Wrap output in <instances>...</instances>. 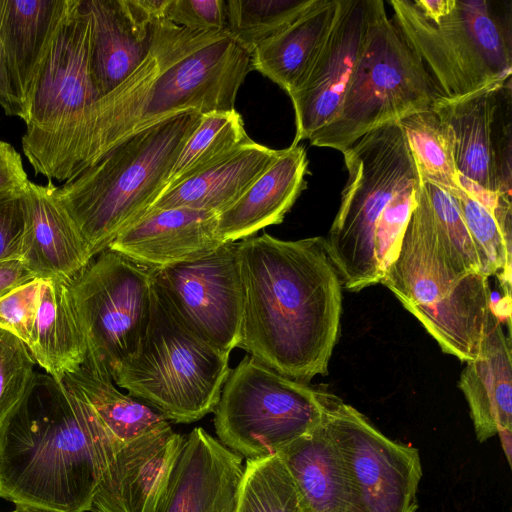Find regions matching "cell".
Listing matches in <instances>:
<instances>
[{"label": "cell", "mask_w": 512, "mask_h": 512, "mask_svg": "<svg viewBox=\"0 0 512 512\" xmlns=\"http://www.w3.org/2000/svg\"><path fill=\"white\" fill-rule=\"evenodd\" d=\"M250 70V55L226 32H193L168 20L154 23L144 61L83 113L38 174L67 181L126 138L171 116L234 110Z\"/></svg>", "instance_id": "obj_1"}, {"label": "cell", "mask_w": 512, "mask_h": 512, "mask_svg": "<svg viewBox=\"0 0 512 512\" xmlns=\"http://www.w3.org/2000/svg\"><path fill=\"white\" fill-rule=\"evenodd\" d=\"M243 286L238 348L305 384L326 375L337 343L342 283L324 237L237 242Z\"/></svg>", "instance_id": "obj_2"}, {"label": "cell", "mask_w": 512, "mask_h": 512, "mask_svg": "<svg viewBox=\"0 0 512 512\" xmlns=\"http://www.w3.org/2000/svg\"><path fill=\"white\" fill-rule=\"evenodd\" d=\"M121 445L79 390L37 373L0 426V498L37 512H88Z\"/></svg>", "instance_id": "obj_3"}, {"label": "cell", "mask_w": 512, "mask_h": 512, "mask_svg": "<svg viewBox=\"0 0 512 512\" xmlns=\"http://www.w3.org/2000/svg\"><path fill=\"white\" fill-rule=\"evenodd\" d=\"M348 180L325 238L342 286L380 283L395 261L420 179L399 123L374 129L342 152Z\"/></svg>", "instance_id": "obj_4"}, {"label": "cell", "mask_w": 512, "mask_h": 512, "mask_svg": "<svg viewBox=\"0 0 512 512\" xmlns=\"http://www.w3.org/2000/svg\"><path fill=\"white\" fill-rule=\"evenodd\" d=\"M201 116L187 111L142 130L56 188L58 202L92 258L108 249L161 196Z\"/></svg>", "instance_id": "obj_5"}, {"label": "cell", "mask_w": 512, "mask_h": 512, "mask_svg": "<svg viewBox=\"0 0 512 512\" xmlns=\"http://www.w3.org/2000/svg\"><path fill=\"white\" fill-rule=\"evenodd\" d=\"M489 277L464 273L449 257L420 183L416 206L395 261L380 283L461 361L475 359L494 313Z\"/></svg>", "instance_id": "obj_6"}, {"label": "cell", "mask_w": 512, "mask_h": 512, "mask_svg": "<svg viewBox=\"0 0 512 512\" xmlns=\"http://www.w3.org/2000/svg\"><path fill=\"white\" fill-rule=\"evenodd\" d=\"M440 91L407 43L384 2L370 0L368 34L343 100L312 146L342 152L366 133L432 109Z\"/></svg>", "instance_id": "obj_7"}, {"label": "cell", "mask_w": 512, "mask_h": 512, "mask_svg": "<svg viewBox=\"0 0 512 512\" xmlns=\"http://www.w3.org/2000/svg\"><path fill=\"white\" fill-rule=\"evenodd\" d=\"M393 22L442 97H460L512 76L510 1L455 0L431 21L411 0H391Z\"/></svg>", "instance_id": "obj_8"}, {"label": "cell", "mask_w": 512, "mask_h": 512, "mask_svg": "<svg viewBox=\"0 0 512 512\" xmlns=\"http://www.w3.org/2000/svg\"><path fill=\"white\" fill-rule=\"evenodd\" d=\"M229 356L186 327L154 286L140 348L112 380L168 421L191 423L214 411L231 371Z\"/></svg>", "instance_id": "obj_9"}, {"label": "cell", "mask_w": 512, "mask_h": 512, "mask_svg": "<svg viewBox=\"0 0 512 512\" xmlns=\"http://www.w3.org/2000/svg\"><path fill=\"white\" fill-rule=\"evenodd\" d=\"M327 393L246 356L223 385L213 411L216 434L248 460L277 455L322 422Z\"/></svg>", "instance_id": "obj_10"}, {"label": "cell", "mask_w": 512, "mask_h": 512, "mask_svg": "<svg viewBox=\"0 0 512 512\" xmlns=\"http://www.w3.org/2000/svg\"><path fill=\"white\" fill-rule=\"evenodd\" d=\"M154 271L106 249L69 283L87 353L111 378L144 339L152 314Z\"/></svg>", "instance_id": "obj_11"}, {"label": "cell", "mask_w": 512, "mask_h": 512, "mask_svg": "<svg viewBox=\"0 0 512 512\" xmlns=\"http://www.w3.org/2000/svg\"><path fill=\"white\" fill-rule=\"evenodd\" d=\"M90 21L70 0L26 102L23 152L36 174L59 141L99 97L89 66Z\"/></svg>", "instance_id": "obj_12"}, {"label": "cell", "mask_w": 512, "mask_h": 512, "mask_svg": "<svg viewBox=\"0 0 512 512\" xmlns=\"http://www.w3.org/2000/svg\"><path fill=\"white\" fill-rule=\"evenodd\" d=\"M324 422L349 483V512H416L422 477L418 449L389 439L362 413L327 393Z\"/></svg>", "instance_id": "obj_13"}, {"label": "cell", "mask_w": 512, "mask_h": 512, "mask_svg": "<svg viewBox=\"0 0 512 512\" xmlns=\"http://www.w3.org/2000/svg\"><path fill=\"white\" fill-rule=\"evenodd\" d=\"M154 286L173 313L202 340L229 353L240 342L243 286L237 242L198 259L155 269Z\"/></svg>", "instance_id": "obj_14"}, {"label": "cell", "mask_w": 512, "mask_h": 512, "mask_svg": "<svg viewBox=\"0 0 512 512\" xmlns=\"http://www.w3.org/2000/svg\"><path fill=\"white\" fill-rule=\"evenodd\" d=\"M432 110L453 131L460 176L484 191L511 196L512 76L460 97L440 96Z\"/></svg>", "instance_id": "obj_15"}, {"label": "cell", "mask_w": 512, "mask_h": 512, "mask_svg": "<svg viewBox=\"0 0 512 512\" xmlns=\"http://www.w3.org/2000/svg\"><path fill=\"white\" fill-rule=\"evenodd\" d=\"M370 20V0H340L334 24L299 86L288 95L298 145L328 124L337 112L363 51Z\"/></svg>", "instance_id": "obj_16"}, {"label": "cell", "mask_w": 512, "mask_h": 512, "mask_svg": "<svg viewBox=\"0 0 512 512\" xmlns=\"http://www.w3.org/2000/svg\"><path fill=\"white\" fill-rule=\"evenodd\" d=\"M183 439L167 425L122 444L99 482L90 512H159Z\"/></svg>", "instance_id": "obj_17"}, {"label": "cell", "mask_w": 512, "mask_h": 512, "mask_svg": "<svg viewBox=\"0 0 512 512\" xmlns=\"http://www.w3.org/2000/svg\"><path fill=\"white\" fill-rule=\"evenodd\" d=\"M245 466L203 428L184 436L159 512H236Z\"/></svg>", "instance_id": "obj_18"}, {"label": "cell", "mask_w": 512, "mask_h": 512, "mask_svg": "<svg viewBox=\"0 0 512 512\" xmlns=\"http://www.w3.org/2000/svg\"><path fill=\"white\" fill-rule=\"evenodd\" d=\"M218 214L189 208L149 210L109 245L134 261L161 269L206 256L225 244Z\"/></svg>", "instance_id": "obj_19"}, {"label": "cell", "mask_w": 512, "mask_h": 512, "mask_svg": "<svg viewBox=\"0 0 512 512\" xmlns=\"http://www.w3.org/2000/svg\"><path fill=\"white\" fill-rule=\"evenodd\" d=\"M56 188L51 180L46 185L28 181L23 190L26 229L21 259L38 279L70 283L93 258L58 202Z\"/></svg>", "instance_id": "obj_20"}, {"label": "cell", "mask_w": 512, "mask_h": 512, "mask_svg": "<svg viewBox=\"0 0 512 512\" xmlns=\"http://www.w3.org/2000/svg\"><path fill=\"white\" fill-rule=\"evenodd\" d=\"M82 4L90 21V74L100 99L144 61L153 24L142 22L128 0H82Z\"/></svg>", "instance_id": "obj_21"}, {"label": "cell", "mask_w": 512, "mask_h": 512, "mask_svg": "<svg viewBox=\"0 0 512 512\" xmlns=\"http://www.w3.org/2000/svg\"><path fill=\"white\" fill-rule=\"evenodd\" d=\"M306 150L292 145L230 207L218 214L217 233L224 242H237L270 225L280 224L302 191L309 174Z\"/></svg>", "instance_id": "obj_22"}, {"label": "cell", "mask_w": 512, "mask_h": 512, "mask_svg": "<svg viewBox=\"0 0 512 512\" xmlns=\"http://www.w3.org/2000/svg\"><path fill=\"white\" fill-rule=\"evenodd\" d=\"M458 385L467 400L479 442L498 431H512L511 340L495 311L479 353L466 362Z\"/></svg>", "instance_id": "obj_23"}, {"label": "cell", "mask_w": 512, "mask_h": 512, "mask_svg": "<svg viewBox=\"0 0 512 512\" xmlns=\"http://www.w3.org/2000/svg\"><path fill=\"white\" fill-rule=\"evenodd\" d=\"M279 154L280 150L250 140L220 162L165 190L149 210L189 208L220 214L245 193Z\"/></svg>", "instance_id": "obj_24"}, {"label": "cell", "mask_w": 512, "mask_h": 512, "mask_svg": "<svg viewBox=\"0 0 512 512\" xmlns=\"http://www.w3.org/2000/svg\"><path fill=\"white\" fill-rule=\"evenodd\" d=\"M305 512H349V483L340 450L324 422L277 454Z\"/></svg>", "instance_id": "obj_25"}, {"label": "cell", "mask_w": 512, "mask_h": 512, "mask_svg": "<svg viewBox=\"0 0 512 512\" xmlns=\"http://www.w3.org/2000/svg\"><path fill=\"white\" fill-rule=\"evenodd\" d=\"M69 1L0 0V39L25 110L38 70Z\"/></svg>", "instance_id": "obj_26"}, {"label": "cell", "mask_w": 512, "mask_h": 512, "mask_svg": "<svg viewBox=\"0 0 512 512\" xmlns=\"http://www.w3.org/2000/svg\"><path fill=\"white\" fill-rule=\"evenodd\" d=\"M339 8L340 0H315L292 24L253 51L251 69L272 80L287 94L292 92L318 55Z\"/></svg>", "instance_id": "obj_27"}, {"label": "cell", "mask_w": 512, "mask_h": 512, "mask_svg": "<svg viewBox=\"0 0 512 512\" xmlns=\"http://www.w3.org/2000/svg\"><path fill=\"white\" fill-rule=\"evenodd\" d=\"M27 346L35 362L58 381L84 362L87 343L69 282L41 279L39 302Z\"/></svg>", "instance_id": "obj_28"}, {"label": "cell", "mask_w": 512, "mask_h": 512, "mask_svg": "<svg viewBox=\"0 0 512 512\" xmlns=\"http://www.w3.org/2000/svg\"><path fill=\"white\" fill-rule=\"evenodd\" d=\"M81 392L97 416L122 444L158 430L169 421L143 401L120 392L106 368L88 353L84 362L62 379Z\"/></svg>", "instance_id": "obj_29"}, {"label": "cell", "mask_w": 512, "mask_h": 512, "mask_svg": "<svg viewBox=\"0 0 512 512\" xmlns=\"http://www.w3.org/2000/svg\"><path fill=\"white\" fill-rule=\"evenodd\" d=\"M421 183L435 185L451 195L462 188L455 161L451 127L432 110L400 120Z\"/></svg>", "instance_id": "obj_30"}, {"label": "cell", "mask_w": 512, "mask_h": 512, "mask_svg": "<svg viewBox=\"0 0 512 512\" xmlns=\"http://www.w3.org/2000/svg\"><path fill=\"white\" fill-rule=\"evenodd\" d=\"M454 197L475 245L481 273L497 276L510 297L512 203L494 210L464 186Z\"/></svg>", "instance_id": "obj_31"}, {"label": "cell", "mask_w": 512, "mask_h": 512, "mask_svg": "<svg viewBox=\"0 0 512 512\" xmlns=\"http://www.w3.org/2000/svg\"><path fill=\"white\" fill-rule=\"evenodd\" d=\"M250 140L236 109L203 114L182 148L165 190L220 162Z\"/></svg>", "instance_id": "obj_32"}, {"label": "cell", "mask_w": 512, "mask_h": 512, "mask_svg": "<svg viewBox=\"0 0 512 512\" xmlns=\"http://www.w3.org/2000/svg\"><path fill=\"white\" fill-rule=\"evenodd\" d=\"M315 0H228L226 33L250 56L297 18Z\"/></svg>", "instance_id": "obj_33"}, {"label": "cell", "mask_w": 512, "mask_h": 512, "mask_svg": "<svg viewBox=\"0 0 512 512\" xmlns=\"http://www.w3.org/2000/svg\"><path fill=\"white\" fill-rule=\"evenodd\" d=\"M236 512H305L278 455L247 461Z\"/></svg>", "instance_id": "obj_34"}, {"label": "cell", "mask_w": 512, "mask_h": 512, "mask_svg": "<svg viewBox=\"0 0 512 512\" xmlns=\"http://www.w3.org/2000/svg\"><path fill=\"white\" fill-rule=\"evenodd\" d=\"M421 185L428 199L437 233L451 260L464 273H481L479 257L456 198L435 185Z\"/></svg>", "instance_id": "obj_35"}, {"label": "cell", "mask_w": 512, "mask_h": 512, "mask_svg": "<svg viewBox=\"0 0 512 512\" xmlns=\"http://www.w3.org/2000/svg\"><path fill=\"white\" fill-rule=\"evenodd\" d=\"M36 362L16 335L0 329V426L30 389Z\"/></svg>", "instance_id": "obj_36"}, {"label": "cell", "mask_w": 512, "mask_h": 512, "mask_svg": "<svg viewBox=\"0 0 512 512\" xmlns=\"http://www.w3.org/2000/svg\"><path fill=\"white\" fill-rule=\"evenodd\" d=\"M41 279H34L0 298V329L29 342L37 306Z\"/></svg>", "instance_id": "obj_37"}, {"label": "cell", "mask_w": 512, "mask_h": 512, "mask_svg": "<svg viewBox=\"0 0 512 512\" xmlns=\"http://www.w3.org/2000/svg\"><path fill=\"white\" fill-rule=\"evenodd\" d=\"M166 19L193 32L226 31L225 0H171Z\"/></svg>", "instance_id": "obj_38"}, {"label": "cell", "mask_w": 512, "mask_h": 512, "mask_svg": "<svg viewBox=\"0 0 512 512\" xmlns=\"http://www.w3.org/2000/svg\"><path fill=\"white\" fill-rule=\"evenodd\" d=\"M23 190L0 194V261L21 258L26 229Z\"/></svg>", "instance_id": "obj_39"}, {"label": "cell", "mask_w": 512, "mask_h": 512, "mask_svg": "<svg viewBox=\"0 0 512 512\" xmlns=\"http://www.w3.org/2000/svg\"><path fill=\"white\" fill-rule=\"evenodd\" d=\"M28 181L20 154L0 140V194L22 190Z\"/></svg>", "instance_id": "obj_40"}, {"label": "cell", "mask_w": 512, "mask_h": 512, "mask_svg": "<svg viewBox=\"0 0 512 512\" xmlns=\"http://www.w3.org/2000/svg\"><path fill=\"white\" fill-rule=\"evenodd\" d=\"M0 106L9 116L27 119L25 107L13 81L6 54L0 39Z\"/></svg>", "instance_id": "obj_41"}, {"label": "cell", "mask_w": 512, "mask_h": 512, "mask_svg": "<svg viewBox=\"0 0 512 512\" xmlns=\"http://www.w3.org/2000/svg\"><path fill=\"white\" fill-rule=\"evenodd\" d=\"M34 279L21 258L0 261V298Z\"/></svg>", "instance_id": "obj_42"}, {"label": "cell", "mask_w": 512, "mask_h": 512, "mask_svg": "<svg viewBox=\"0 0 512 512\" xmlns=\"http://www.w3.org/2000/svg\"><path fill=\"white\" fill-rule=\"evenodd\" d=\"M171 0H129L137 16L145 23L152 25L166 19L167 9Z\"/></svg>", "instance_id": "obj_43"}, {"label": "cell", "mask_w": 512, "mask_h": 512, "mask_svg": "<svg viewBox=\"0 0 512 512\" xmlns=\"http://www.w3.org/2000/svg\"><path fill=\"white\" fill-rule=\"evenodd\" d=\"M413 2L424 17L431 21H437L452 11L455 0H416Z\"/></svg>", "instance_id": "obj_44"}, {"label": "cell", "mask_w": 512, "mask_h": 512, "mask_svg": "<svg viewBox=\"0 0 512 512\" xmlns=\"http://www.w3.org/2000/svg\"><path fill=\"white\" fill-rule=\"evenodd\" d=\"M500 437L501 445L506 456L507 462L509 466L512 464L511 456H512V431H498L497 433Z\"/></svg>", "instance_id": "obj_45"}, {"label": "cell", "mask_w": 512, "mask_h": 512, "mask_svg": "<svg viewBox=\"0 0 512 512\" xmlns=\"http://www.w3.org/2000/svg\"><path fill=\"white\" fill-rule=\"evenodd\" d=\"M11 512H37V511H33V510H27V509H22V508H15L13 511Z\"/></svg>", "instance_id": "obj_46"}]
</instances>
